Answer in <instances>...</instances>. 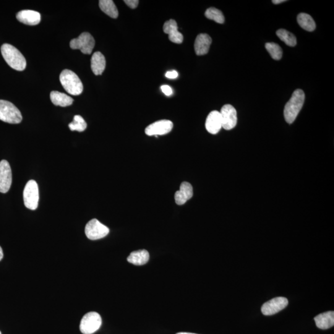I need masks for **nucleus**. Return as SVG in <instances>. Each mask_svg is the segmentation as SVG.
Segmentation results:
<instances>
[{
  "mask_svg": "<svg viewBox=\"0 0 334 334\" xmlns=\"http://www.w3.org/2000/svg\"><path fill=\"white\" fill-rule=\"evenodd\" d=\"M2 54L7 64L17 71H24L26 68V60L19 50L8 44L2 46Z\"/></svg>",
  "mask_w": 334,
  "mask_h": 334,
  "instance_id": "1",
  "label": "nucleus"
},
{
  "mask_svg": "<svg viewBox=\"0 0 334 334\" xmlns=\"http://www.w3.org/2000/svg\"><path fill=\"white\" fill-rule=\"evenodd\" d=\"M304 93L301 90H297L286 104L284 108V117L289 124H293L301 110L304 102Z\"/></svg>",
  "mask_w": 334,
  "mask_h": 334,
  "instance_id": "2",
  "label": "nucleus"
},
{
  "mask_svg": "<svg viewBox=\"0 0 334 334\" xmlns=\"http://www.w3.org/2000/svg\"><path fill=\"white\" fill-rule=\"evenodd\" d=\"M60 80L65 90L70 94L79 96L83 91V84L80 78L74 72L64 70L60 74Z\"/></svg>",
  "mask_w": 334,
  "mask_h": 334,
  "instance_id": "3",
  "label": "nucleus"
},
{
  "mask_svg": "<svg viewBox=\"0 0 334 334\" xmlns=\"http://www.w3.org/2000/svg\"><path fill=\"white\" fill-rule=\"evenodd\" d=\"M0 120L10 124L22 122V113L14 104L9 101L0 100Z\"/></svg>",
  "mask_w": 334,
  "mask_h": 334,
  "instance_id": "4",
  "label": "nucleus"
},
{
  "mask_svg": "<svg viewBox=\"0 0 334 334\" xmlns=\"http://www.w3.org/2000/svg\"><path fill=\"white\" fill-rule=\"evenodd\" d=\"M24 205L28 210H34L38 208L39 192L38 184L35 180L27 182L23 192Z\"/></svg>",
  "mask_w": 334,
  "mask_h": 334,
  "instance_id": "5",
  "label": "nucleus"
},
{
  "mask_svg": "<svg viewBox=\"0 0 334 334\" xmlns=\"http://www.w3.org/2000/svg\"><path fill=\"white\" fill-rule=\"evenodd\" d=\"M102 325V318L96 312L87 313L80 324V330L83 334H92L98 330Z\"/></svg>",
  "mask_w": 334,
  "mask_h": 334,
  "instance_id": "6",
  "label": "nucleus"
},
{
  "mask_svg": "<svg viewBox=\"0 0 334 334\" xmlns=\"http://www.w3.org/2000/svg\"><path fill=\"white\" fill-rule=\"evenodd\" d=\"M94 46V38L88 32H83L78 38L70 42V48L74 50L79 49L84 54H92Z\"/></svg>",
  "mask_w": 334,
  "mask_h": 334,
  "instance_id": "7",
  "label": "nucleus"
},
{
  "mask_svg": "<svg viewBox=\"0 0 334 334\" xmlns=\"http://www.w3.org/2000/svg\"><path fill=\"white\" fill-rule=\"evenodd\" d=\"M109 232L110 230L108 226L103 225L96 218L88 222L86 226V236L91 240L103 238L108 236Z\"/></svg>",
  "mask_w": 334,
  "mask_h": 334,
  "instance_id": "8",
  "label": "nucleus"
},
{
  "mask_svg": "<svg viewBox=\"0 0 334 334\" xmlns=\"http://www.w3.org/2000/svg\"><path fill=\"white\" fill-rule=\"evenodd\" d=\"M222 128L226 130H231L236 126L237 114L236 108L231 105H225L220 112Z\"/></svg>",
  "mask_w": 334,
  "mask_h": 334,
  "instance_id": "9",
  "label": "nucleus"
},
{
  "mask_svg": "<svg viewBox=\"0 0 334 334\" xmlns=\"http://www.w3.org/2000/svg\"><path fill=\"white\" fill-rule=\"evenodd\" d=\"M12 184V172L8 162H0V192H8Z\"/></svg>",
  "mask_w": 334,
  "mask_h": 334,
  "instance_id": "10",
  "label": "nucleus"
},
{
  "mask_svg": "<svg viewBox=\"0 0 334 334\" xmlns=\"http://www.w3.org/2000/svg\"><path fill=\"white\" fill-rule=\"evenodd\" d=\"M174 124L171 121L167 120H160L154 124L148 125L145 130L146 134L150 136L168 134L173 129Z\"/></svg>",
  "mask_w": 334,
  "mask_h": 334,
  "instance_id": "11",
  "label": "nucleus"
},
{
  "mask_svg": "<svg viewBox=\"0 0 334 334\" xmlns=\"http://www.w3.org/2000/svg\"><path fill=\"white\" fill-rule=\"evenodd\" d=\"M288 304V300L285 297H276L265 302L262 308V312L265 316L274 315L285 308Z\"/></svg>",
  "mask_w": 334,
  "mask_h": 334,
  "instance_id": "12",
  "label": "nucleus"
},
{
  "mask_svg": "<svg viewBox=\"0 0 334 334\" xmlns=\"http://www.w3.org/2000/svg\"><path fill=\"white\" fill-rule=\"evenodd\" d=\"M164 32L168 35L169 40L176 44H182L184 41V36L178 30V25L176 20H170L164 25Z\"/></svg>",
  "mask_w": 334,
  "mask_h": 334,
  "instance_id": "13",
  "label": "nucleus"
},
{
  "mask_svg": "<svg viewBox=\"0 0 334 334\" xmlns=\"http://www.w3.org/2000/svg\"><path fill=\"white\" fill-rule=\"evenodd\" d=\"M222 128L220 112H211L206 119V128L210 134H216Z\"/></svg>",
  "mask_w": 334,
  "mask_h": 334,
  "instance_id": "14",
  "label": "nucleus"
},
{
  "mask_svg": "<svg viewBox=\"0 0 334 334\" xmlns=\"http://www.w3.org/2000/svg\"><path fill=\"white\" fill-rule=\"evenodd\" d=\"M16 18L20 22L28 26H36L40 23V13L33 10H22L18 13Z\"/></svg>",
  "mask_w": 334,
  "mask_h": 334,
  "instance_id": "15",
  "label": "nucleus"
},
{
  "mask_svg": "<svg viewBox=\"0 0 334 334\" xmlns=\"http://www.w3.org/2000/svg\"><path fill=\"white\" fill-rule=\"evenodd\" d=\"M192 196L193 190L192 184L188 182H182L180 185V190L174 194V200L176 204L182 206L191 199Z\"/></svg>",
  "mask_w": 334,
  "mask_h": 334,
  "instance_id": "16",
  "label": "nucleus"
},
{
  "mask_svg": "<svg viewBox=\"0 0 334 334\" xmlns=\"http://www.w3.org/2000/svg\"><path fill=\"white\" fill-rule=\"evenodd\" d=\"M212 38L206 34H200L197 36L194 42V50L197 56H204L210 50Z\"/></svg>",
  "mask_w": 334,
  "mask_h": 334,
  "instance_id": "17",
  "label": "nucleus"
},
{
  "mask_svg": "<svg viewBox=\"0 0 334 334\" xmlns=\"http://www.w3.org/2000/svg\"><path fill=\"white\" fill-rule=\"evenodd\" d=\"M316 325L320 330H328L334 325V312H328L322 313L314 318Z\"/></svg>",
  "mask_w": 334,
  "mask_h": 334,
  "instance_id": "18",
  "label": "nucleus"
},
{
  "mask_svg": "<svg viewBox=\"0 0 334 334\" xmlns=\"http://www.w3.org/2000/svg\"><path fill=\"white\" fill-rule=\"evenodd\" d=\"M106 60L105 56L100 52H95L91 58V69L96 76L102 74L106 69Z\"/></svg>",
  "mask_w": 334,
  "mask_h": 334,
  "instance_id": "19",
  "label": "nucleus"
},
{
  "mask_svg": "<svg viewBox=\"0 0 334 334\" xmlns=\"http://www.w3.org/2000/svg\"><path fill=\"white\" fill-rule=\"evenodd\" d=\"M150 260V253L145 250L133 252L127 258L130 263L136 266H142L148 263Z\"/></svg>",
  "mask_w": 334,
  "mask_h": 334,
  "instance_id": "20",
  "label": "nucleus"
},
{
  "mask_svg": "<svg viewBox=\"0 0 334 334\" xmlns=\"http://www.w3.org/2000/svg\"><path fill=\"white\" fill-rule=\"evenodd\" d=\"M50 99L54 106H62V108L72 106L74 101L71 96L64 93L58 92V91L51 92Z\"/></svg>",
  "mask_w": 334,
  "mask_h": 334,
  "instance_id": "21",
  "label": "nucleus"
},
{
  "mask_svg": "<svg viewBox=\"0 0 334 334\" xmlns=\"http://www.w3.org/2000/svg\"><path fill=\"white\" fill-rule=\"evenodd\" d=\"M100 10L110 17L116 19L118 16V9L112 0H100L99 1Z\"/></svg>",
  "mask_w": 334,
  "mask_h": 334,
  "instance_id": "22",
  "label": "nucleus"
},
{
  "mask_svg": "<svg viewBox=\"0 0 334 334\" xmlns=\"http://www.w3.org/2000/svg\"><path fill=\"white\" fill-rule=\"evenodd\" d=\"M297 22L300 27L304 30L312 32L316 28V24L314 20L310 15L306 13H300L297 17Z\"/></svg>",
  "mask_w": 334,
  "mask_h": 334,
  "instance_id": "23",
  "label": "nucleus"
},
{
  "mask_svg": "<svg viewBox=\"0 0 334 334\" xmlns=\"http://www.w3.org/2000/svg\"><path fill=\"white\" fill-rule=\"evenodd\" d=\"M276 36H278L279 38L282 41H283L284 42H285L287 46H294L296 45V38L293 34L288 32L286 30H279L276 31Z\"/></svg>",
  "mask_w": 334,
  "mask_h": 334,
  "instance_id": "24",
  "label": "nucleus"
},
{
  "mask_svg": "<svg viewBox=\"0 0 334 334\" xmlns=\"http://www.w3.org/2000/svg\"><path fill=\"white\" fill-rule=\"evenodd\" d=\"M205 16L208 19L214 20L218 24H223L225 22V18H224L223 13L220 10L215 8H210L206 10Z\"/></svg>",
  "mask_w": 334,
  "mask_h": 334,
  "instance_id": "25",
  "label": "nucleus"
},
{
  "mask_svg": "<svg viewBox=\"0 0 334 334\" xmlns=\"http://www.w3.org/2000/svg\"><path fill=\"white\" fill-rule=\"evenodd\" d=\"M68 126L72 132H82L87 128V124L82 116H75L73 121L70 122Z\"/></svg>",
  "mask_w": 334,
  "mask_h": 334,
  "instance_id": "26",
  "label": "nucleus"
},
{
  "mask_svg": "<svg viewBox=\"0 0 334 334\" xmlns=\"http://www.w3.org/2000/svg\"><path fill=\"white\" fill-rule=\"evenodd\" d=\"M266 48L273 59L279 60L282 57V50L278 44L274 42L267 43L266 44Z\"/></svg>",
  "mask_w": 334,
  "mask_h": 334,
  "instance_id": "27",
  "label": "nucleus"
},
{
  "mask_svg": "<svg viewBox=\"0 0 334 334\" xmlns=\"http://www.w3.org/2000/svg\"><path fill=\"white\" fill-rule=\"evenodd\" d=\"M161 90H162L164 94L166 96H170L173 94V90H172V88L168 86L164 85L161 86Z\"/></svg>",
  "mask_w": 334,
  "mask_h": 334,
  "instance_id": "28",
  "label": "nucleus"
},
{
  "mask_svg": "<svg viewBox=\"0 0 334 334\" xmlns=\"http://www.w3.org/2000/svg\"><path fill=\"white\" fill-rule=\"evenodd\" d=\"M124 2L128 6L131 8L132 9H134L139 4V1L138 0H124Z\"/></svg>",
  "mask_w": 334,
  "mask_h": 334,
  "instance_id": "29",
  "label": "nucleus"
},
{
  "mask_svg": "<svg viewBox=\"0 0 334 334\" xmlns=\"http://www.w3.org/2000/svg\"><path fill=\"white\" fill-rule=\"evenodd\" d=\"M166 76L169 79H176L178 76V74L176 71L168 72L166 73Z\"/></svg>",
  "mask_w": 334,
  "mask_h": 334,
  "instance_id": "30",
  "label": "nucleus"
},
{
  "mask_svg": "<svg viewBox=\"0 0 334 334\" xmlns=\"http://www.w3.org/2000/svg\"><path fill=\"white\" fill-rule=\"evenodd\" d=\"M286 2V0H273L272 2L274 4H278Z\"/></svg>",
  "mask_w": 334,
  "mask_h": 334,
  "instance_id": "31",
  "label": "nucleus"
},
{
  "mask_svg": "<svg viewBox=\"0 0 334 334\" xmlns=\"http://www.w3.org/2000/svg\"><path fill=\"white\" fill-rule=\"evenodd\" d=\"M2 258H4V252H2V250L0 246V260H2Z\"/></svg>",
  "mask_w": 334,
  "mask_h": 334,
  "instance_id": "32",
  "label": "nucleus"
},
{
  "mask_svg": "<svg viewBox=\"0 0 334 334\" xmlns=\"http://www.w3.org/2000/svg\"><path fill=\"white\" fill-rule=\"evenodd\" d=\"M176 334H192V333H188V332H179V333H177Z\"/></svg>",
  "mask_w": 334,
  "mask_h": 334,
  "instance_id": "33",
  "label": "nucleus"
},
{
  "mask_svg": "<svg viewBox=\"0 0 334 334\" xmlns=\"http://www.w3.org/2000/svg\"><path fill=\"white\" fill-rule=\"evenodd\" d=\"M0 334H2L1 332H0Z\"/></svg>",
  "mask_w": 334,
  "mask_h": 334,
  "instance_id": "34",
  "label": "nucleus"
}]
</instances>
